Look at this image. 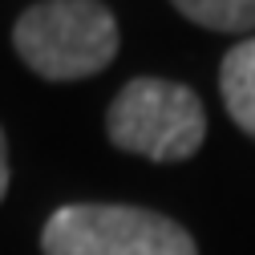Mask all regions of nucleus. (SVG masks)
I'll return each mask as SVG.
<instances>
[{
    "label": "nucleus",
    "instance_id": "f257e3e1",
    "mask_svg": "<svg viewBox=\"0 0 255 255\" xmlns=\"http://www.w3.org/2000/svg\"><path fill=\"white\" fill-rule=\"evenodd\" d=\"M12 49L49 81H81L118 57V20L102 0H37L12 24Z\"/></svg>",
    "mask_w": 255,
    "mask_h": 255
},
{
    "label": "nucleus",
    "instance_id": "f03ea898",
    "mask_svg": "<svg viewBox=\"0 0 255 255\" xmlns=\"http://www.w3.org/2000/svg\"><path fill=\"white\" fill-rule=\"evenodd\" d=\"M106 130L118 150L142 154L150 162H186L207 138V114L190 85L134 77L114 98Z\"/></svg>",
    "mask_w": 255,
    "mask_h": 255
},
{
    "label": "nucleus",
    "instance_id": "7ed1b4c3",
    "mask_svg": "<svg viewBox=\"0 0 255 255\" xmlns=\"http://www.w3.org/2000/svg\"><path fill=\"white\" fill-rule=\"evenodd\" d=\"M45 255H199L195 239L174 219L146 207L69 203L41 231Z\"/></svg>",
    "mask_w": 255,
    "mask_h": 255
},
{
    "label": "nucleus",
    "instance_id": "20e7f679",
    "mask_svg": "<svg viewBox=\"0 0 255 255\" xmlns=\"http://www.w3.org/2000/svg\"><path fill=\"white\" fill-rule=\"evenodd\" d=\"M219 89H223V106H227L231 122L255 138V37H247L223 57Z\"/></svg>",
    "mask_w": 255,
    "mask_h": 255
},
{
    "label": "nucleus",
    "instance_id": "39448f33",
    "mask_svg": "<svg viewBox=\"0 0 255 255\" xmlns=\"http://www.w3.org/2000/svg\"><path fill=\"white\" fill-rule=\"evenodd\" d=\"M170 4L211 33H251L255 28V0H170Z\"/></svg>",
    "mask_w": 255,
    "mask_h": 255
},
{
    "label": "nucleus",
    "instance_id": "423d86ee",
    "mask_svg": "<svg viewBox=\"0 0 255 255\" xmlns=\"http://www.w3.org/2000/svg\"><path fill=\"white\" fill-rule=\"evenodd\" d=\"M8 195V142H4V130H0V199Z\"/></svg>",
    "mask_w": 255,
    "mask_h": 255
}]
</instances>
